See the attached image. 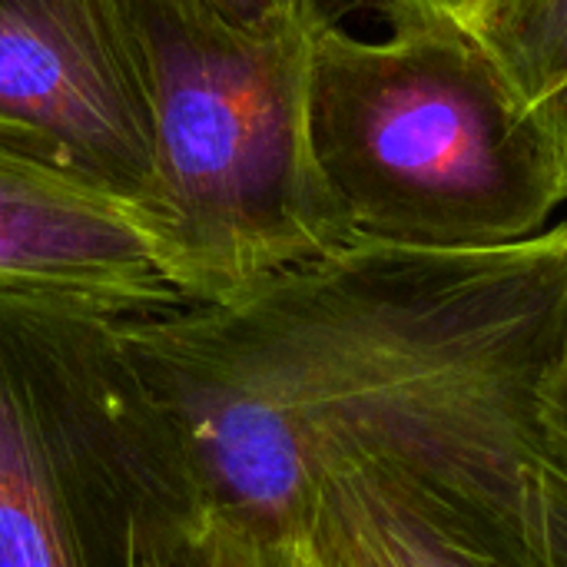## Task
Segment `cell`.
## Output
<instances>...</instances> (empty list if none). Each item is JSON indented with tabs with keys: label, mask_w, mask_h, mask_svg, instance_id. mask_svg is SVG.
Wrapping results in <instances>:
<instances>
[{
	"label": "cell",
	"mask_w": 567,
	"mask_h": 567,
	"mask_svg": "<svg viewBox=\"0 0 567 567\" xmlns=\"http://www.w3.org/2000/svg\"><path fill=\"white\" fill-rule=\"evenodd\" d=\"M0 136L153 213L150 106L120 0H0Z\"/></svg>",
	"instance_id": "cell-5"
},
{
	"label": "cell",
	"mask_w": 567,
	"mask_h": 567,
	"mask_svg": "<svg viewBox=\"0 0 567 567\" xmlns=\"http://www.w3.org/2000/svg\"><path fill=\"white\" fill-rule=\"evenodd\" d=\"M296 532L316 567H522L472 512L385 462L326 475Z\"/></svg>",
	"instance_id": "cell-6"
},
{
	"label": "cell",
	"mask_w": 567,
	"mask_h": 567,
	"mask_svg": "<svg viewBox=\"0 0 567 567\" xmlns=\"http://www.w3.org/2000/svg\"><path fill=\"white\" fill-rule=\"evenodd\" d=\"M153 133V216L199 302L229 299L352 239L309 133L329 13L246 30L199 0H120Z\"/></svg>",
	"instance_id": "cell-3"
},
{
	"label": "cell",
	"mask_w": 567,
	"mask_h": 567,
	"mask_svg": "<svg viewBox=\"0 0 567 567\" xmlns=\"http://www.w3.org/2000/svg\"><path fill=\"white\" fill-rule=\"evenodd\" d=\"M120 567H316L299 532L266 528L206 502L166 525H126Z\"/></svg>",
	"instance_id": "cell-8"
},
{
	"label": "cell",
	"mask_w": 567,
	"mask_h": 567,
	"mask_svg": "<svg viewBox=\"0 0 567 567\" xmlns=\"http://www.w3.org/2000/svg\"><path fill=\"white\" fill-rule=\"evenodd\" d=\"M199 302L163 223L0 136V319L96 332Z\"/></svg>",
	"instance_id": "cell-4"
},
{
	"label": "cell",
	"mask_w": 567,
	"mask_h": 567,
	"mask_svg": "<svg viewBox=\"0 0 567 567\" xmlns=\"http://www.w3.org/2000/svg\"><path fill=\"white\" fill-rule=\"evenodd\" d=\"M468 27L567 143V0H488Z\"/></svg>",
	"instance_id": "cell-9"
},
{
	"label": "cell",
	"mask_w": 567,
	"mask_h": 567,
	"mask_svg": "<svg viewBox=\"0 0 567 567\" xmlns=\"http://www.w3.org/2000/svg\"><path fill=\"white\" fill-rule=\"evenodd\" d=\"M389 20H458L472 23L488 0H375Z\"/></svg>",
	"instance_id": "cell-11"
},
{
	"label": "cell",
	"mask_w": 567,
	"mask_h": 567,
	"mask_svg": "<svg viewBox=\"0 0 567 567\" xmlns=\"http://www.w3.org/2000/svg\"><path fill=\"white\" fill-rule=\"evenodd\" d=\"M199 3L209 7L226 23L246 30H272L319 7V0H199Z\"/></svg>",
	"instance_id": "cell-10"
},
{
	"label": "cell",
	"mask_w": 567,
	"mask_h": 567,
	"mask_svg": "<svg viewBox=\"0 0 567 567\" xmlns=\"http://www.w3.org/2000/svg\"><path fill=\"white\" fill-rule=\"evenodd\" d=\"M0 319V342H3ZM0 567H93L70 485L20 365L0 346Z\"/></svg>",
	"instance_id": "cell-7"
},
{
	"label": "cell",
	"mask_w": 567,
	"mask_h": 567,
	"mask_svg": "<svg viewBox=\"0 0 567 567\" xmlns=\"http://www.w3.org/2000/svg\"><path fill=\"white\" fill-rule=\"evenodd\" d=\"M319 169L355 243L495 249L567 219V143L458 20L319 27L309 76Z\"/></svg>",
	"instance_id": "cell-2"
},
{
	"label": "cell",
	"mask_w": 567,
	"mask_h": 567,
	"mask_svg": "<svg viewBox=\"0 0 567 567\" xmlns=\"http://www.w3.org/2000/svg\"><path fill=\"white\" fill-rule=\"evenodd\" d=\"M96 342L189 502L296 532L326 475L385 462L522 567H567V219L495 249L349 243Z\"/></svg>",
	"instance_id": "cell-1"
}]
</instances>
